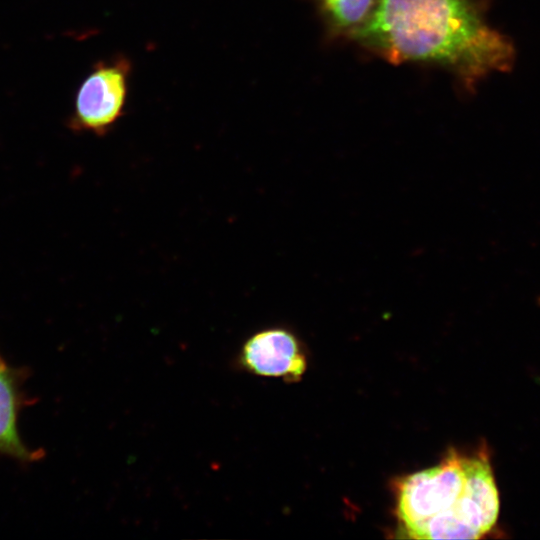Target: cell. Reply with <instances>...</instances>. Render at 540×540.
I'll list each match as a JSON object with an SVG mask.
<instances>
[{
	"instance_id": "cell-1",
	"label": "cell",
	"mask_w": 540,
	"mask_h": 540,
	"mask_svg": "<svg viewBox=\"0 0 540 540\" xmlns=\"http://www.w3.org/2000/svg\"><path fill=\"white\" fill-rule=\"evenodd\" d=\"M350 34L391 63L437 64L469 87L510 69L515 56L474 0H378Z\"/></svg>"
},
{
	"instance_id": "cell-2",
	"label": "cell",
	"mask_w": 540,
	"mask_h": 540,
	"mask_svg": "<svg viewBox=\"0 0 540 540\" xmlns=\"http://www.w3.org/2000/svg\"><path fill=\"white\" fill-rule=\"evenodd\" d=\"M499 492L487 452L451 451L438 465L405 477L397 516L413 539H479L496 525Z\"/></svg>"
},
{
	"instance_id": "cell-3",
	"label": "cell",
	"mask_w": 540,
	"mask_h": 540,
	"mask_svg": "<svg viewBox=\"0 0 540 540\" xmlns=\"http://www.w3.org/2000/svg\"><path fill=\"white\" fill-rule=\"evenodd\" d=\"M131 71L129 60L117 56L97 62L76 91L67 126L97 136L109 133L124 113Z\"/></svg>"
},
{
	"instance_id": "cell-4",
	"label": "cell",
	"mask_w": 540,
	"mask_h": 540,
	"mask_svg": "<svg viewBox=\"0 0 540 540\" xmlns=\"http://www.w3.org/2000/svg\"><path fill=\"white\" fill-rule=\"evenodd\" d=\"M237 363L247 373L261 377H280L297 381L307 366L296 336L279 327L255 332L242 344Z\"/></svg>"
},
{
	"instance_id": "cell-5",
	"label": "cell",
	"mask_w": 540,
	"mask_h": 540,
	"mask_svg": "<svg viewBox=\"0 0 540 540\" xmlns=\"http://www.w3.org/2000/svg\"><path fill=\"white\" fill-rule=\"evenodd\" d=\"M19 385V373L0 355V453L26 462L39 459L42 452L27 448L18 433Z\"/></svg>"
},
{
	"instance_id": "cell-6",
	"label": "cell",
	"mask_w": 540,
	"mask_h": 540,
	"mask_svg": "<svg viewBox=\"0 0 540 540\" xmlns=\"http://www.w3.org/2000/svg\"><path fill=\"white\" fill-rule=\"evenodd\" d=\"M334 28L352 31L371 13L375 0H318Z\"/></svg>"
}]
</instances>
